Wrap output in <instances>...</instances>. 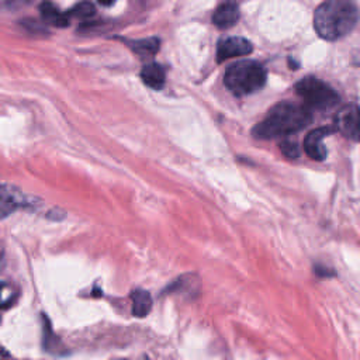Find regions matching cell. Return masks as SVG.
<instances>
[{
	"label": "cell",
	"mask_w": 360,
	"mask_h": 360,
	"mask_svg": "<svg viewBox=\"0 0 360 360\" xmlns=\"http://www.w3.org/2000/svg\"><path fill=\"white\" fill-rule=\"evenodd\" d=\"M313 117L307 107L283 101L276 104L263 122L254 127L252 136L259 140H275L295 134L311 124Z\"/></svg>",
	"instance_id": "6da1fadb"
},
{
	"label": "cell",
	"mask_w": 360,
	"mask_h": 360,
	"mask_svg": "<svg viewBox=\"0 0 360 360\" xmlns=\"http://www.w3.org/2000/svg\"><path fill=\"white\" fill-rule=\"evenodd\" d=\"M359 20L357 6L352 0H327L314 15V27L320 37L336 41L347 35Z\"/></svg>",
	"instance_id": "7a4b0ae2"
},
{
	"label": "cell",
	"mask_w": 360,
	"mask_h": 360,
	"mask_svg": "<svg viewBox=\"0 0 360 360\" xmlns=\"http://www.w3.org/2000/svg\"><path fill=\"white\" fill-rule=\"evenodd\" d=\"M224 83L235 96L252 95L265 86L266 71L255 61L236 63L227 69Z\"/></svg>",
	"instance_id": "3957f363"
},
{
	"label": "cell",
	"mask_w": 360,
	"mask_h": 360,
	"mask_svg": "<svg viewBox=\"0 0 360 360\" xmlns=\"http://www.w3.org/2000/svg\"><path fill=\"white\" fill-rule=\"evenodd\" d=\"M295 92L303 97L307 107L314 110H328L339 103V95L314 76L298 81L295 83Z\"/></svg>",
	"instance_id": "277c9868"
},
{
	"label": "cell",
	"mask_w": 360,
	"mask_h": 360,
	"mask_svg": "<svg viewBox=\"0 0 360 360\" xmlns=\"http://www.w3.org/2000/svg\"><path fill=\"white\" fill-rule=\"evenodd\" d=\"M336 131L352 141H360V108L350 103L342 107L335 118Z\"/></svg>",
	"instance_id": "5b68a950"
},
{
	"label": "cell",
	"mask_w": 360,
	"mask_h": 360,
	"mask_svg": "<svg viewBox=\"0 0 360 360\" xmlns=\"http://www.w3.org/2000/svg\"><path fill=\"white\" fill-rule=\"evenodd\" d=\"M252 44L243 37L222 38L217 44V63H224L227 59L235 56L248 55L252 52Z\"/></svg>",
	"instance_id": "8992f818"
},
{
	"label": "cell",
	"mask_w": 360,
	"mask_h": 360,
	"mask_svg": "<svg viewBox=\"0 0 360 360\" xmlns=\"http://www.w3.org/2000/svg\"><path fill=\"white\" fill-rule=\"evenodd\" d=\"M334 133H336V127L334 126H327L311 131L304 141V148L307 155L314 161L322 162L327 158V148L324 145V138L328 136H332Z\"/></svg>",
	"instance_id": "52a82bcc"
},
{
	"label": "cell",
	"mask_w": 360,
	"mask_h": 360,
	"mask_svg": "<svg viewBox=\"0 0 360 360\" xmlns=\"http://www.w3.org/2000/svg\"><path fill=\"white\" fill-rule=\"evenodd\" d=\"M24 206V196L12 186L0 185V220H3Z\"/></svg>",
	"instance_id": "ba28073f"
},
{
	"label": "cell",
	"mask_w": 360,
	"mask_h": 360,
	"mask_svg": "<svg viewBox=\"0 0 360 360\" xmlns=\"http://www.w3.org/2000/svg\"><path fill=\"white\" fill-rule=\"evenodd\" d=\"M239 20V8L235 0H227L218 6L213 16V22L218 28H229Z\"/></svg>",
	"instance_id": "9c48e42d"
},
{
	"label": "cell",
	"mask_w": 360,
	"mask_h": 360,
	"mask_svg": "<svg viewBox=\"0 0 360 360\" xmlns=\"http://www.w3.org/2000/svg\"><path fill=\"white\" fill-rule=\"evenodd\" d=\"M40 13L44 22L55 27H68L71 23L68 13L59 10L49 0H45L40 5Z\"/></svg>",
	"instance_id": "30bf717a"
},
{
	"label": "cell",
	"mask_w": 360,
	"mask_h": 360,
	"mask_svg": "<svg viewBox=\"0 0 360 360\" xmlns=\"http://www.w3.org/2000/svg\"><path fill=\"white\" fill-rule=\"evenodd\" d=\"M141 79L148 88L159 90L165 85V71L158 64L145 65L141 71Z\"/></svg>",
	"instance_id": "8fae6325"
},
{
	"label": "cell",
	"mask_w": 360,
	"mask_h": 360,
	"mask_svg": "<svg viewBox=\"0 0 360 360\" xmlns=\"http://www.w3.org/2000/svg\"><path fill=\"white\" fill-rule=\"evenodd\" d=\"M133 298V314L136 317H147L152 310L151 294L145 290H136L131 295Z\"/></svg>",
	"instance_id": "7c38bea8"
},
{
	"label": "cell",
	"mask_w": 360,
	"mask_h": 360,
	"mask_svg": "<svg viewBox=\"0 0 360 360\" xmlns=\"http://www.w3.org/2000/svg\"><path fill=\"white\" fill-rule=\"evenodd\" d=\"M126 44L140 56L148 58L158 52L159 49V40L158 38H145V40H137V41H126Z\"/></svg>",
	"instance_id": "4fadbf2b"
},
{
	"label": "cell",
	"mask_w": 360,
	"mask_h": 360,
	"mask_svg": "<svg viewBox=\"0 0 360 360\" xmlns=\"http://www.w3.org/2000/svg\"><path fill=\"white\" fill-rule=\"evenodd\" d=\"M95 13H96V8L93 6V3L88 2V0H83V2L75 5V8L68 13V16L78 17V19H89L95 16Z\"/></svg>",
	"instance_id": "5bb4252c"
},
{
	"label": "cell",
	"mask_w": 360,
	"mask_h": 360,
	"mask_svg": "<svg viewBox=\"0 0 360 360\" xmlns=\"http://www.w3.org/2000/svg\"><path fill=\"white\" fill-rule=\"evenodd\" d=\"M16 298H17L16 291L10 286L0 281V309L12 307L16 302Z\"/></svg>",
	"instance_id": "9a60e30c"
},
{
	"label": "cell",
	"mask_w": 360,
	"mask_h": 360,
	"mask_svg": "<svg viewBox=\"0 0 360 360\" xmlns=\"http://www.w3.org/2000/svg\"><path fill=\"white\" fill-rule=\"evenodd\" d=\"M31 3V0H0V10L16 12Z\"/></svg>",
	"instance_id": "2e32d148"
},
{
	"label": "cell",
	"mask_w": 360,
	"mask_h": 360,
	"mask_svg": "<svg viewBox=\"0 0 360 360\" xmlns=\"http://www.w3.org/2000/svg\"><path fill=\"white\" fill-rule=\"evenodd\" d=\"M280 149L283 155L288 159H297L300 156V147L293 141H283L280 144Z\"/></svg>",
	"instance_id": "e0dca14e"
},
{
	"label": "cell",
	"mask_w": 360,
	"mask_h": 360,
	"mask_svg": "<svg viewBox=\"0 0 360 360\" xmlns=\"http://www.w3.org/2000/svg\"><path fill=\"white\" fill-rule=\"evenodd\" d=\"M115 0H99V3L103 6H111Z\"/></svg>",
	"instance_id": "ac0fdd59"
},
{
	"label": "cell",
	"mask_w": 360,
	"mask_h": 360,
	"mask_svg": "<svg viewBox=\"0 0 360 360\" xmlns=\"http://www.w3.org/2000/svg\"><path fill=\"white\" fill-rule=\"evenodd\" d=\"M288 63H290V67H291L293 69H297V68H298V65L295 64V61H293V59H291V58L288 59Z\"/></svg>",
	"instance_id": "d6986e66"
},
{
	"label": "cell",
	"mask_w": 360,
	"mask_h": 360,
	"mask_svg": "<svg viewBox=\"0 0 360 360\" xmlns=\"http://www.w3.org/2000/svg\"><path fill=\"white\" fill-rule=\"evenodd\" d=\"M115 360H123V359H115Z\"/></svg>",
	"instance_id": "ffe728a7"
}]
</instances>
